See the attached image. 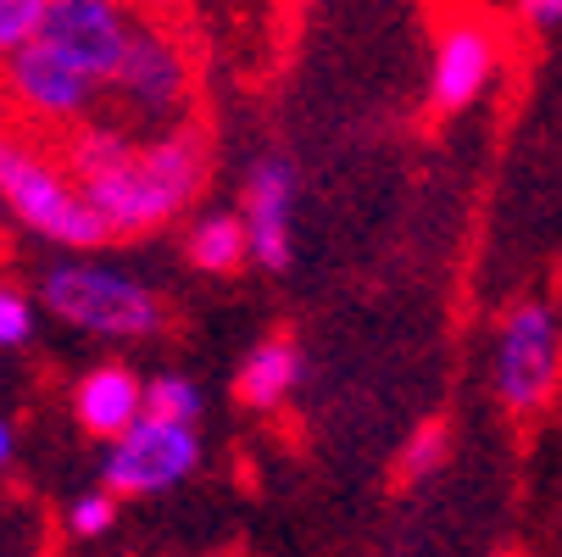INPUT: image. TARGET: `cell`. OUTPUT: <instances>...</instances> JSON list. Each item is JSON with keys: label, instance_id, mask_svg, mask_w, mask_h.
Wrapping results in <instances>:
<instances>
[{"label": "cell", "instance_id": "obj_1", "mask_svg": "<svg viewBox=\"0 0 562 557\" xmlns=\"http://www.w3.org/2000/svg\"><path fill=\"white\" fill-rule=\"evenodd\" d=\"M78 185H85V196H90V207L106 223L112 241H139V234L168 229L201 196L206 134L195 123H179L162 140H145L128 156H117V163L85 174Z\"/></svg>", "mask_w": 562, "mask_h": 557}, {"label": "cell", "instance_id": "obj_11", "mask_svg": "<svg viewBox=\"0 0 562 557\" xmlns=\"http://www.w3.org/2000/svg\"><path fill=\"white\" fill-rule=\"evenodd\" d=\"M72 413L95 441H123L145 419V379L123 363H95L85 379L72 385Z\"/></svg>", "mask_w": 562, "mask_h": 557}, {"label": "cell", "instance_id": "obj_19", "mask_svg": "<svg viewBox=\"0 0 562 557\" xmlns=\"http://www.w3.org/2000/svg\"><path fill=\"white\" fill-rule=\"evenodd\" d=\"M518 18H524L529 29H557V23H562V0H524Z\"/></svg>", "mask_w": 562, "mask_h": 557}, {"label": "cell", "instance_id": "obj_18", "mask_svg": "<svg viewBox=\"0 0 562 557\" xmlns=\"http://www.w3.org/2000/svg\"><path fill=\"white\" fill-rule=\"evenodd\" d=\"M34 324H40L34 296L18 290V285H0V352L29 346V341H34Z\"/></svg>", "mask_w": 562, "mask_h": 557}, {"label": "cell", "instance_id": "obj_20", "mask_svg": "<svg viewBox=\"0 0 562 557\" xmlns=\"http://www.w3.org/2000/svg\"><path fill=\"white\" fill-rule=\"evenodd\" d=\"M18 457V430H12V419H0V468H7Z\"/></svg>", "mask_w": 562, "mask_h": 557}, {"label": "cell", "instance_id": "obj_8", "mask_svg": "<svg viewBox=\"0 0 562 557\" xmlns=\"http://www.w3.org/2000/svg\"><path fill=\"white\" fill-rule=\"evenodd\" d=\"M134 12L117 7V0H50V18H45V45L61 51L72 67H85L95 85H106L112 96V78L128 56L134 40Z\"/></svg>", "mask_w": 562, "mask_h": 557}, {"label": "cell", "instance_id": "obj_12", "mask_svg": "<svg viewBox=\"0 0 562 557\" xmlns=\"http://www.w3.org/2000/svg\"><path fill=\"white\" fill-rule=\"evenodd\" d=\"M301 385V346L290 335H268L251 346V357L234 374V396L257 413H273L290 402V390Z\"/></svg>", "mask_w": 562, "mask_h": 557}, {"label": "cell", "instance_id": "obj_5", "mask_svg": "<svg viewBox=\"0 0 562 557\" xmlns=\"http://www.w3.org/2000/svg\"><path fill=\"white\" fill-rule=\"evenodd\" d=\"M0 85H7V96L18 101L23 118L45 123V129H90L101 123L95 107L106 101V85H95V78L85 67H72L61 51H50L45 40L29 45L18 62L0 67Z\"/></svg>", "mask_w": 562, "mask_h": 557}, {"label": "cell", "instance_id": "obj_17", "mask_svg": "<svg viewBox=\"0 0 562 557\" xmlns=\"http://www.w3.org/2000/svg\"><path fill=\"white\" fill-rule=\"evenodd\" d=\"M446 452H451V441H446V424H424L407 446H401V457H395V474L401 480H429V474L446 463Z\"/></svg>", "mask_w": 562, "mask_h": 557}, {"label": "cell", "instance_id": "obj_3", "mask_svg": "<svg viewBox=\"0 0 562 557\" xmlns=\"http://www.w3.org/2000/svg\"><path fill=\"white\" fill-rule=\"evenodd\" d=\"M40 301L61 318L67 330L95 341H150L168 330V301L145 279L112 263L61 257L40 274Z\"/></svg>", "mask_w": 562, "mask_h": 557}, {"label": "cell", "instance_id": "obj_14", "mask_svg": "<svg viewBox=\"0 0 562 557\" xmlns=\"http://www.w3.org/2000/svg\"><path fill=\"white\" fill-rule=\"evenodd\" d=\"M145 413L168 424H195L201 419V385L190 374H156L145 379Z\"/></svg>", "mask_w": 562, "mask_h": 557}, {"label": "cell", "instance_id": "obj_16", "mask_svg": "<svg viewBox=\"0 0 562 557\" xmlns=\"http://www.w3.org/2000/svg\"><path fill=\"white\" fill-rule=\"evenodd\" d=\"M61 524H67L72 541H101V535L117 524V497H112L106 486H101V491H85V497H72L67 513H61Z\"/></svg>", "mask_w": 562, "mask_h": 557}, {"label": "cell", "instance_id": "obj_15", "mask_svg": "<svg viewBox=\"0 0 562 557\" xmlns=\"http://www.w3.org/2000/svg\"><path fill=\"white\" fill-rule=\"evenodd\" d=\"M50 18V0H0V67L18 62L29 45H40Z\"/></svg>", "mask_w": 562, "mask_h": 557}, {"label": "cell", "instance_id": "obj_6", "mask_svg": "<svg viewBox=\"0 0 562 557\" xmlns=\"http://www.w3.org/2000/svg\"><path fill=\"white\" fill-rule=\"evenodd\" d=\"M201 468V435L195 424H168V419H139L123 441L106 446L101 463V486L112 497H162L184 486Z\"/></svg>", "mask_w": 562, "mask_h": 557}, {"label": "cell", "instance_id": "obj_13", "mask_svg": "<svg viewBox=\"0 0 562 557\" xmlns=\"http://www.w3.org/2000/svg\"><path fill=\"white\" fill-rule=\"evenodd\" d=\"M184 257L201 274H234V268H246L251 263L246 218H239V212H206V218H195L190 234H184Z\"/></svg>", "mask_w": 562, "mask_h": 557}, {"label": "cell", "instance_id": "obj_10", "mask_svg": "<svg viewBox=\"0 0 562 557\" xmlns=\"http://www.w3.org/2000/svg\"><path fill=\"white\" fill-rule=\"evenodd\" d=\"M502 67V40L491 23L479 18H457L440 29L435 40V62H429V101L435 112H468L479 96L491 90V78Z\"/></svg>", "mask_w": 562, "mask_h": 557}, {"label": "cell", "instance_id": "obj_2", "mask_svg": "<svg viewBox=\"0 0 562 557\" xmlns=\"http://www.w3.org/2000/svg\"><path fill=\"white\" fill-rule=\"evenodd\" d=\"M0 207H7L29 234L61 246V252H101L112 246L106 223L95 218L85 185L67 174V163L56 151L0 129Z\"/></svg>", "mask_w": 562, "mask_h": 557}, {"label": "cell", "instance_id": "obj_9", "mask_svg": "<svg viewBox=\"0 0 562 557\" xmlns=\"http://www.w3.org/2000/svg\"><path fill=\"white\" fill-rule=\"evenodd\" d=\"M239 218H246V234H251V263L268 274H284L295 252V163L290 156L262 151L246 168Z\"/></svg>", "mask_w": 562, "mask_h": 557}, {"label": "cell", "instance_id": "obj_7", "mask_svg": "<svg viewBox=\"0 0 562 557\" xmlns=\"http://www.w3.org/2000/svg\"><path fill=\"white\" fill-rule=\"evenodd\" d=\"M112 96L139 118V123H173L190 96H195V78H190V56L184 45L156 29V23H134V40H128V56L112 78Z\"/></svg>", "mask_w": 562, "mask_h": 557}, {"label": "cell", "instance_id": "obj_4", "mask_svg": "<svg viewBox=\"0 0 562 557\" xmlns=\"http://www.w3.org/2000/svg\"><path fill=\"white\" fill-rule=\"evenodd\" d=\"M562 374V324L546 301H518L496 335V396L507 413H535L551 402Z\"/></svg>", "mask_w": 562, "mask_h": 557}]
</instances>
